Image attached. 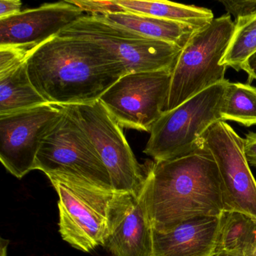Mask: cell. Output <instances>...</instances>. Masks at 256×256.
<instances>
[{
  "instance_id": "cell-1",
  "label": "cell",
  "mask_w": 256,
  "mask_h": 256,
  "mask_svg": "<svg viewBox=\"0 0 256 256\" xmlns=\"http://www.w3.org/2000/svg\"><path fill=\"white\" fill-rule=\"evenodd\" d=\"M28 76L48 104H90L127 73L124 64L94 42L56 36L30 54Z\"/></svg>"
},
{
  "instance_id": "cell-2",
  "label": "cell",
  "mask_w": 256,
  "mask_h": 256,
  "mask_svg": "<svg viewBox=\"0 0 256 256\" xmlns=\"http://www.w3.org/2000/svg\"><path fill=\"white\" fill-rule=\"evenodd\" d=\"M146 164V199L154 230L168 232L190 218L220 216L224 212L220 172L204 146Z\"/></svg>"
},
{
  "instance_id": "cell-3",
  "label": "cell",
  "mask_w": 256,
  "mask_h": 256,
  "mask_svg": "<svg viewBox=\"0 0 256 256\" xmlns=\"http://www.w3.org/2000/svg\"><path fill=\"white\" fill-rule=\"evenodd\" d=\"M229 14L196 31L182 49L172 73L166 112L214 85L222 83L227 66L221 64L234 32Z\"/></svg>"
},
{
  "instance_id": "cell-4",
  "label": "cell",
  "mask_w": 256,
  "mask_h": 256,
  "mask_svg": "<svg viewBox=\"0 0 256 256\" xmlns=\"http://www.w3.org/2000/svg\"><path fill=\"white\" fill-rule=\"evenodd\" d=\"M228 80L164 112L151 128L144 152L155 162L188 155L202 146L208 128L222 120Z\"/></svg>"
},
{
  "instance_id": "cell-5",
  "label": "cell",
  "mask_w": 256,
  "mask_h": 256,
  "mask_svg": "<svg viewBox=\"0 0 256 256\" xmlns=\"http://www.w3.org/2000/svg\"><path fill=\"white\" fill-rule=\"evenodd\" d=\"M58 193L59 232L70 246L90 252L104 246L108 230L109 210L115 192L76 176L48 175Z\"/></svg>"
},
{
  "instance_id": "cell-6",
  "label": "cell",
  "mask_w": 256,
  "mask_h": 256,
  "mask_svg": "<svg viewBox=\"0 0 256 256\" xmlns=\"http://www.w3.org/2000/svg\"><path fill=\"white\" fill-rule=\"evenodd\" d=\"M86 133L110 175L115 192H138L148 178V164H139L122 128L98 100L60 106Z\"/></svg>"
},
{
  "instance_id": "cell-7",
  "label": "cell",
  "mask_w": 256,
  "mask_h": 256,
  "mask_svg": "<svg viewBox=\"0 0 256 256\" xmlns=\"http://www.w3.org/2000/svg\"><path fill=\"white\" fill-rule=\"evenodd\" d=\"M62 109L60 119L42 140L34 170H41L46 176H76L114 191L110 175L95 146L79 124Z\"/></svg>"
},
{
  "instance_id": "cell-8",
  "label": "cell",
  "mask_w": 256,
  "mask_h": 256,
  "mask_svg": "<svg viewBox=\"0 0 256 256\" xmlns=\"http://www.w3.org/2000/svg\"><path fill=\"white\" fill-rule=\"evenodd\" d=\"M58 36L94 42L120 60L127 73L173 71L182 48L149 40L86 14Z\"/></svg>"
},
{
  "instance_id": "cell-9",
  "label": "cell",
  "mask_w": 256,
  "mask_h": 256,
  "mask_svg": "<svg viewBox=\"0 0 256 256\" xmlns=\"http://www.w3.org/2000/svg\"><path fill=\"white\" fill-rule=\"evenodd\" d=\"M172 73H128L109 88L100 101L122 128L150 132L166 112Z\"/></svg>"
},
{
  "instance_id": "cell-10",
  "label": "cell",
  "mask_w": 256,
  "mask_h": 256,
  "mask_svg": "<svg viewBox=\"0 0 256 256\" xmlns=\"http://www.w3.org/2000/svg\"><path fill=\"white\" fill-rule=\"evenodd\" d=\"M202 146L218 167L224 211L242 212L256 220V180L246 156L244 139L220 120L204 133Z\"/></svg>"
},
{
  "instance_id": "cell-11",
  "label": "cell",
  "mask_w": 256,
  "mask_h": 256,
  "mask_svg": "<svg viewBox=\"0 0 256 256\" xmlns=\"http://www.w3.org/2000/svg\"><path fill=\"white\" fill-rule=\"evenodd\" d=\"M62 113L60 106L46 103L0 115V160L10 174L22 179L34 170L42 140Z\"/></svg>"
},
{
  "instance_id": "cell-12",
  "label": "cell",
  "mask_w": 256,
  "mask_h": 256,
  "mask_svg": "<svg viewBox=\"0 0 256 256\" xmlns=\"http://www.w3.org/2000/svg\"><path fill=\"white\" fill-rule=\"evenodd\" d=\"M146 191L148 178L138 192H115L103 246L110 256H152L154 228Z\"/></svg>"
},
{
  "instance_id": "cell-13",
  "label": "cell",
  "mask_w": 256,
  "mask_h": 256,
  "mask_svg": "<svg viewBox=\"0 0 256 256\" xmlns=\"http://www.w3.org/2000/svg\"><path fill=\"white\" fill-rule=\"evenodd\" d=\"M84 16L70 0L20 12L0 20V46L16 48L29 55Z\"/></svg>"
},
{
  "instance_id": "cell-14",
  "label": "cell",
  "mask_w": 256,
  "mask_h": 256,
  "mask_svg": "<svg viewBox=\"0 0 256 256\" xmlns=\"http://www.w3.org/2000/svg\"><path fill=\"white\" fill-rule=\"evenodd\" d=\"M220 216H199L166 232L154 230L152 256H215Z\"/></svg>"
},
{
  "instance_id": "cell-15",
  "label": "cell",
  "mask_w": 256,
  "mask_h": 256,
  "mask_svg": "<svg viewBox=\"0 0 256 256\" xmlns=\"http://www.w3.org/2000/svg\"><path fill=\"white\" fill-rule=\"evenodd\" d=\"M106 23L126 30L149 40L175 44L184 48L198 30L186 24L132 12L92 16Z\"/></svg>"
},
{
  "instance_id": "cell-16",
  "label": "cell",
  "mask_w": 256,
  "mask_h": 256,
  "mask_svg": "<svg viewBox=\"0 0 256 256\" xmlns=\"http://www.w3.org/2000/svg\"><path fill=\"white\" fill-rule=\"evenodd\" d=\"M256 252V220L236 211L220 216L215 256H253Z\"/></svg>"
},
{
  "instance_id": "cell-17",
  "label": "cell",
  "mask_w": 256,
  "mask_h": 256,
  "mask_svg": "<svg viewBox=\"0 0 256 256\" xmlns=\"http://www.w3.org/2000/svg\"><path fill=\"white\" fill-rule=\"evenodd\" d=\"M116 2L128 12L178 22L192 26L196 30L204 28L214 19L211 10L196 6L184 5L168 1L116 0Z\"/></svg>"
},
{
  "instance_id": "cell-18",
  "label": "cell",
  "mask_w": 256,
  "mask_h": 256,
  "mask_svg": "<svg viewBox=\"0 0 256 256\" xmlns=\"http://www.w3.org/2000/svg\"><path fill=\"white\" fill-rule=\"evenodd\" d=\"M46 103L30 80L26 61L0 73V115L28 110Z\"/></svg>"
},
{
  "instance_id": "cell-19",
  "label": "cell",
  "mask_w": 256,
  "mask_h": 256,
  "mask_svg": "<svg viewBox=\"0 0 256 256\" xmlns=\"http://www.w3.org/2000/svg\"><path fill=\"white\" fill-rule=\"evenodd\" d=\"M221 114L222 121H233L246 127L256 125V88L228 80Z\"/></svg>"
},
{
  "instance_id": "cell-20",
  "label": "cell",
  "mask_w": 256,
  "mask_h": 256,
  "mask_svg": "<svg viewBox=\"0 0 256 256\" xmlns=\"http://www.w3.org/2000/svg\"><path fill=\"white\" fill-rule=\"evenodd\" d=\"M234 24L233 36L221 64L240 71L256 52V16L238 19Z\"/></svg>"
},
{
  "instance_id": "cell-21",
  "label": "cell",
  "mask_w": 256,
  "mask_h": 256,
  "mask_svg": "<svg viewBox=\"0 0 256 256\" xmlns=\"http://www.w3.org/2000/svg\"><path fill=\"white\" fill-rule=\"evenodd\" d=\"M84 12L90 16H108L116 13L127 12L116 0L113 1H95V0H70Z\"/></svg>"
},
{
  "instance_id": "cell-22",
  "label": "cell",
  "mask_w": 256,
  "mask_h": 256,
  "mask_svg": "<svg viewBox=\"0 0 256 256\" xmlns=\"http://www.w3.org/2000/svg\"><path fill=\"white\" fill-rule=\"evenodd\" d=\"M228 14H232L234 22L240 18L256 16V0H221Z\"/></svg>"
},
{
  "instance_id": "cell-23",
  "label": "cell",
  "mask_w": 256,
  "mask_h": 256,
  "mask_svg": "<svg viewBox=\"0 0 256 256\" xmlns=\"http://www.w3.org/2000/svg\"><path fill=\"white\" fill-rule=\"evenodd\" d=\"M29 55L20 49L0 46V73L8 71L26 60Z\"/></svg>"
},
{
  "instance_id": "cell-24",
  "label": "cell",
  "mask_w": 256,
  "mask_h": 256,
  "mask_svg": "<svg viewBox=\"0 0 256 256\" xmlns=\"http://www.w3.org/2000/svg\"><path fill=\"white\" fill-rule=\"evenodd\" d=\"M244 142L247 161L250 166L256 168V132H250L246 134Z\"/></svg>"
},
{
  "instance_id": "cell-25",
  "label": "cell",
  "mask_w": 256,
  "mask_h": 256,
  "mask_svg": "<svg viewBox=\"0 0 256 256\" xmlns=\"http://www.w3.org/2000/svg\"><path fill=\"white\" fill-rule=\"evenodd\" d=\"M22 2L19 0H1L0 1V20L8 18L20 13Z\"/></svg>"
},
{
  "instance_id": "cell-26",
  "label": "cell",
  "mask_w": 256,
  "mask_h": 256,
  "mask_svg": "<svg viewBox=\"0 0 256 256\" xmlns=\"http://www.w3.org/2000/svg\"><path fill=\"white\" fill-rule=\"evenodd\" d=\"M242 70L248 74V82L256 80V52L248 58Z\"/></svg>"
},
{
  "instance_id": "cell-27",
  "label": "cell",
  "mask_w": 256,
  "mask_h": 256,
  "mask_svg": "<svg viewBox=\"0 0 256 256\" xmlns=\"http://www.w3.org/2000/svg\"><path fill=\"white\" fill-rule=\"evenodd\" d=\"M8 240L1 238V256H8L7 254V248H8Z\"/></svg>"
},
{
  "instance_id": "cell-28",
  "label": "cell",
  "mask_w": 256,
  "mask_h": 256,
  "mask_svg": "<svg viewBox=\"0 0 256 256\" xmlns=\"http://www.w3.org/2000/svg\"><path fill=\"white\" fill-rule=\"evenodd\" d=\"M253 256H256V252H254V254H253Z\"/></svg>"
}]
</instances>
